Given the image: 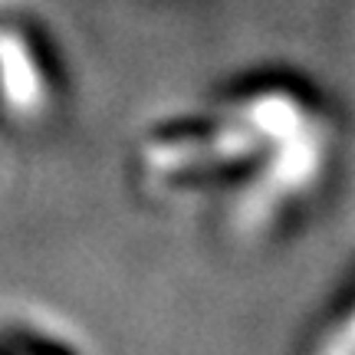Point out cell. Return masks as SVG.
Wrapping results in <instances>:
<instances>
[{
    "instance_id": "1",
    "label": "cell",
    "mask_w": 355,
    "mask_h": 355,
    "mask_svg": "<svg viewBox=\"0 0 355 355\" xmlns=\"http://www.w3.org/2000/svg\"><path fill=\"white\" fill-rule=\"evenodd\" d=\"M316 355H355V309L343 319L339 332L319 345Z\"/></svg>"
}]
</instances>
